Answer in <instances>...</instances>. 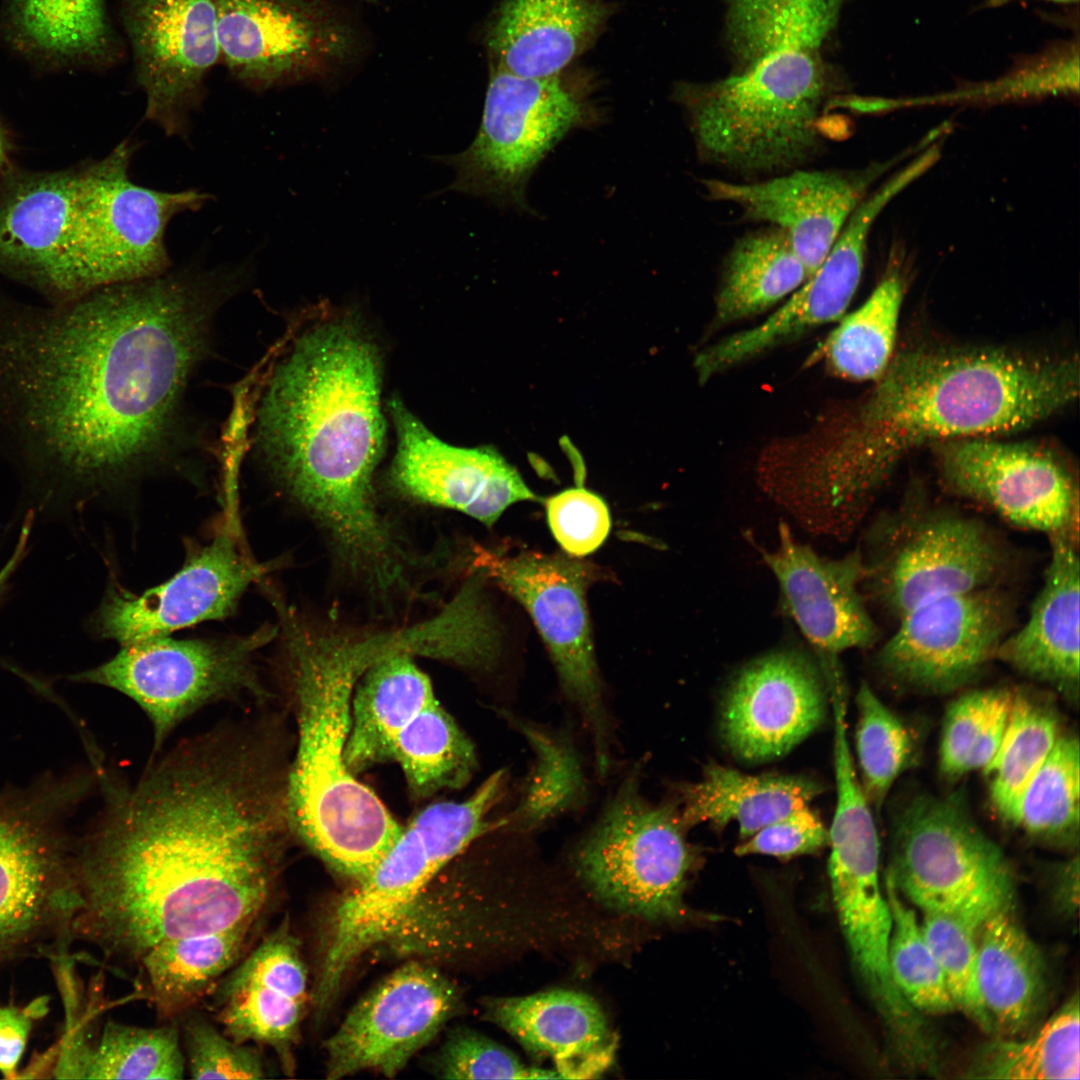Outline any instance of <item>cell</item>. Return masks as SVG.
Returning a JSON list of instances; mask_svg holds the SVG:
<instances>
[{
  "instance_id": "6da1fadb",
  "label": "cell",
  "mask_w": 1080,
  "mask_h": 1080,
  "mask_svg": "<svg viewBox=\"0 0 1080 1080\" xmlns=\"http://www.w3.org/2000/svg\"><path fill=\"white\" fill-rule=\"evenodd\" d=\"M266 727L217 728L129 783L91 757L103 806L74 840L73 941L135 966L157 944L266 919L290 829Z\"/></svg>"
},
{
  "instance_id": "7a4b0ae2",
  "label": "cell",
  "mask_w": 1080,
  "mask_h": 1080,
  "mask_svg": "<svg viewBox=\"0 0 1080 1080\" xmlns=\"http://www.w3.org/2000/svg\"><path fill=\"white\" fill-rule=\"evenodd\" d=\"M232 270L165 272L56 309L0 305V431L52 489L159 459Z\"/></svg>"
},
{
  "instance_id": "3957f363",
  "label": "cell",
  "mask_w": 1080,
  "mask_h": 1080,
  "mask_svg": "<svg viewBox=\"0 0 1080 1080\" xmlns=\"http://www.w3.org/2000/svg\"><path fill=\"white\" fill-rule=\"evenodd\" d=\"M381 358L351 315L305 329L273 368L256 414V445L286 494L320 528L336 562L373 593L400 586L415 558L379 511Z\"/></svg>"
},
{
  "instance_id": "277c9868",
  "label": "cell",
  "mask_w": 1080,
  "mask_h": 1080,
  "mask_svg": "<svg viewBox=\"0 0 1080 1080\" xmlns=\"http://www.w3.org/2000/svg\"><path fill=\"white\" fill-rule=\"evenodd\" d=\"M1078 393L1079 367L1071 358L992 349L902 352L833 440L797 454V489L828 523L856 528L912 449L1024 429Z\"/></svg>"
},
{
  "instance_id": "5b68a950",
  "label": "cell",
  "mask_w": 1080,
  "mask_h": 1080,
  "mask_svg": "<svg viewBox=\"0 0 1080 1080\" xmlns=\"http://www.w3.org/2000/svg\"><path fill=\"white\" fill-rule=\"evenodd\" d=\"M279 614L298 727L286 776L289 825L329 866L360 882L402 831L344 759L353 690L370 665L392 653L393 641L386 630L317 625L287 606Z\"/></svg>"
},
{
  "instance_id": "8992f818",
  "label": "cell",
  "mask_w": 1080,
  "mask_h": 1080,
  "mask_svg": "<svg viewBox=\"0 0 1080 1080\" xmlns=\"http://www.w3.org/2000/svg\"><path fill=\"white\" fill-rule=\"evenodd\" d=\"M832 92V77L816 51L784 49L719 80L679 83L673 98L704 164L773 176L822 152L819 124Z\"/></svg>"
},
{
  "instance_id": "52a82bcc",
  "label": "cell",
  "mask_w": 1080,
  "mask_h": 1080,
  "mask_svg": "<svg viewBox=\"0 0 1080 1080\" xmlns=\"http://www.w3.org/2000/svg\"><path fill=\"white\" fill-rule=\"evenodd\" d=\"M94 776L46 773L0 793V968L69 954L76 892L67 821Z\"/></svg>"
},
{
  "instance_id": "ba28073f",
  "label": "cell",
  "mask_w": 1080,
  "mask_h": 1080,
  "mask_svg": "<svg viewBox=\"0 0 1080 1080\" xmlns=\"http://www.w3.org/2000/svg\"><path fill=\"white\" fill-rule=\"evenodd\" d=\"M508 776L500 770L467 799L441 802L419 812L373 870L330 913L312 1001L327 1010L350 968L397 930L415 902L457 856L488 831L501 828L490 815Z\"/></svg>"
},
{
  "instance_id": "9c48e42d",
  "label": "cell",
  "mask_w": 1080,
  "mask_h": 1080,
  "mask_svg": "<svg viewBox=\"0 0 1080 1080\" xmlns=\"http://www.w3.org/2000/svg\"><path fill=\"white\" fill-rule=\"evenodd\" d=\"M136 148L126 139L78 172L69 240L50 292L61 304L101 287L169 271V222L209 200L195 189L169 192L134 183L129 168Z\"/></svg>"
},
{
  "instance_id": "30bf717a",
  "label": "cell",
  "mask_w": 1080,
  "mask_h": 1080,
  "mask_svg": "<svg viewBox=\"0 0 1080 1080\" xmlns=\"http://www.w3.org/2000/svg\"><path fill=\"white\" fill-rule=\"evenodd\" d=\"M861 554L865 599L897 620L940 596L1000 586L1011 564L983 520L920 500L879 515Z\"/></svg>"
},
{
  "instance_id": "8fae6325",
  "label": "cell",
  "mask_w": 1080,
  "mask_h": 1080,
  "mask_svg": "<svg viewBox=\"0 0 1080 1080\" xmlns=\"http://www.w3.org/2000/svg\"><path fill=\"white\" fill-rule=\"evenodd\" d=\"M586 88L561 73L524 77L492 64L476 137L438 157L455 170L447 189L526 210V186L543 158L570 131L600 120Z\"/></svg>"
},
{
  "instance_id": "7c38bea8",
  "label": "cell",
  "mask_w": 1080,
  "mask_h": 1080,
  "mask_svg": "<svg viewBox=\"0 0 1080 1080\" xmlns=\"http://www.w3.org/2000/svg\"><path fill=\"white\" fill-rule=\"evenodd\" d=\"M678 806L655 804L629 775L573 853L584 884L608 906L649 920L683 912L693 853Z\"/></svg>"
},
{
  "instance_id": "4fadbf2b",
  "label": "cell",
  "mask_w": 1080,
  "mask_h": 1080,
  "mask_svg": "<svg viewBox=\"0 0 1080 1080\" xmlns=\"http://www.w3.org/2000/svg\"><path fill=\"white\" fill-rule=\"evenodd\" d=\"M885 876L922 912L991 915L1013 903L1008 860L959 794H921L901 808L892 827Z\"/></svg>"
},
{
  "instance_id": "5bb4252c",
  "label": "cell",
  "mask_w": 1080,
  "mask_h": 1080,
  "mask_svg": "<svg viewBox=\"0 0 1080 1080\" xmlns=\"http://www.w3.org/2000/svg\"><path fill=\"white\" fill-rule=\"evenodd\" d=\"M276 634V627L264 625L221 639L149 638L122 645L110 660L69 679L117 690L136 702L152 724L157 753L171 731L206 704L244 694L265 701L255 656Z\"/></svg>"
},
{
  "instance_id": "9a60e30c",
  "label": "cell",
  "mask_w": 1080,
  "mask_h": 1080,
  "mask_svg": "<svg viewBox=\"0 0 1080 1080\" xmlns=\"http://www.w3.org/2000/svg\"><path fill=\"white\" fill-rule=\"evenodd\" d=\"M471 569L480 571L531 616L563 691L590 731L597 773L606 776L612 761L611 725L586 604L595 568L570 555L531 551L508 555L475 545Z\"/></svg>"
},
{
  "instance_id": "2e32d148",
  "label": "cell",
  "mask_w": 1080,
  "mask_h": 1080,
  "mask_svg": "<svg viewBox=\"0 0 1080 1080\" xmlns=\"http://www.w3.org/2000/svg\"><path fill=\"white\" fill-rule=\"evenodd\" d=\"M1015 600L1000 586L948 594L903 615L876 655L889 680L927 693L967 685L1012 631Z\"/></svg>"
},
{
  "instance_id": "e0dca14e",
  "label": "cell",
  "mask_w": 1080,
  "mask_h": 1080,
  "mask_svg": "<svg viewBox=\"0 0 1080 1080\" xmlns=\"http://www.w3.org/2000/svg\"><path fill=\"white\" fill-rule=\"evenodd\" d=\"M460 1007V993L439 969L411 960L366 993L325 1043L326 1074L362 1071L394 1077Z\"/></svg>"
},
{
  "instance_id": "ac0fdd59",
  "label": "cell",
  "mask_w": 1080,
  "mask_h": 1080,
  "mask_svg": "<svg viewBox=\"0 0 1080 1080\" xmlns=\"http://www.w3.org/2000/svg\"><path fill=\"white\" fill-rule=\"evenodd\" d=\"M220 58L268 88L328 72L352 52L350 27L314 0H216Z\"/></svg>"
},
{
  "instance_id": "d6986e66",
  "label": "cell",
  "mask_w": 1080,
  "mask_h": 1080,
  "mask_svg": "<svg viewBox=\"0 0 1080 1080\" xmlns=\"http://www.w3.org/2000/svg\"><path fill=\"white\" fill-rule=\"evenodd\" d=\"M941 444L940 474L957 496L1016 527L1079 535L1077 483L1048 451L989 437Z\"/></svg>"
},
{
  "instance_id": "ffe728a7",
  "label": "cell",
  "mask_w": 1080,
  "mask_h": 1080,
  "mask_svg": "<svg viewBox=\"0 0 1080 1080\" xmlns=\"http://www.w3.org/2000/svg\"><path fill=\"white\" fill-rule=\"evenodd\" d=\"M123 19L145 118L168 136L183 135L220 58L216 0H123Z\"/></svg>"
},
{
  "instance_id": "44dd1931",
  "label": "cell",
  "mask_w": 1080,
  "mask_h": 1080,
  "mask_svg": "<svg viewBox=\"0 0 1080 1080\" xmlns=\"http://www.w3.org/2000/svg\"><path fill=\"white\" fill-rule=\"evenodd\" d=\"M929 143L927 138L891 159L861 169L800 167L758 181L705 178L701 184L709 199L736 206L744 219L782 230L809 279L871 186L897 162Z\"/></svg>"
},
{
  "instance_id": "7402d4cb",
  "label": "cell",
  "mask_w": 1080,
  "mask_h": 1080,
  "mask_svg": "<svg viewBox=\"0 0 1080 1080\" xmlns=\"http://www.w3.org/2000/svg\"><path fill=\"white\" fill-rule=\"evenodd\" d=\"M388 408L397 435L388 482L403 498L461 512L487 527L512 504L543 501L494 448L445 443L399 398Z\"/></svg>"
},
{
  "instance_id": "603a6c76",
  "label": "cell",
  "mask_w": 1080,
  "mask_h": 1080,
  "mask_svg": "<svg viewBox=\"0 0 1080 1080\" xmlns=\"http://www.w3.org/2000/svg\"><path fill=\"white\" fill-rule=\"evenodd\" d=\"M270 569L248 558L233 531L225 530L159 586L140 595L111 588L93 615L92 626L101 638L127 645L224 619L246 589Z\"/></svg>"
},
{
  "instance_id": "cb8c5ba5",
  "label": "cell",
  "mask_w": 1080,
  "mask_h": 1080,
  "mask_svg": "<svg viewBox=\"0 0 1080 1080\" xmlns=\"http://www.w3.org/2000/svg\"><path fill=\"white\" fill-rule=\"evenodd\" d=\"M826 685L819 664L799 648L757 657L736 673L724 696V741L747 762L785 755L825 720Z\"/></svg>"
},
{
  "instance_id": "d4e9b609",
  "label": "cell",
  "mask_w": 1080,
  "mask_h": 1080,
  "mask_svg": "<svg viewBox=\"0 0 1080 1080\" xmlns=\"http://www.w3.org/2000/svg\"><path fill=\"white\" fill-rule=\"evenodd\" d=\"M310 998L301 942L285 916L220 980L206 1002L227 1036L269 1047L291 1075Z\"/></svg>"
},
{
  "instance_id": "484cf974",
  "label": "cell",
  "mask_w": 1080,
  "mask_h": 1080,
  "mask_svg": "<svg viewBox=\"0 0 1080 1080\" xmlns=\"http://www.w3.org/2000/svg\"><path fill=\"white\" fill-rule=\"evenodd\" d=\"M779 585L783 608L814 649L823 672L839 668L838 655L878 640L861 589L860 548L841 558L819 555L798 541L786 522L774 549L755 545Z\"/></svg>"
},
{
  "instance_id": "4316f807",
  "label": "cell",
  "mask_w": 1080,
  "mask_h": 1080,
  "mask_svg": "<svg viewBox=\"0 0 1080 1080\" xmlns=\"http://www.w3.org/2000/svg\"><path fill=\"white\" fill-rule=\"evenodd\" d=\"M1050 561L1043 585L1025 624L1010 632L996 659L1045 684L1069 700H1078L1080 684L1079 535L1048 536Z\"/></svg>"
},
{
  "instance_id": "83f0119b",
  "label": "cell",
  "mask_w": 1080,
  "mask_h": 1080,
  "mask_svg": "<svg viewBox=\"0 0 1080 1080\" xmlns=\"http://www.w3.org/2000/svg\"><path fill=\"white\" fill-rule=\"evenodd\" d=\"M484 1017L528 1052L549 1057L562 1078H590L604 1071L616 1038L598 1003L589 995L550 990L486 1000Z\"/></svg>"
},
{
  "instance_id": "f1b7e54d",
  "label": "cell",
  "mask_w": 1080,
  "mask_h": 1080,
  "mask_svg": "<svg viewBox=\"0 0 1080 1080\" xmlns=\"http://www.w3.org/2000/svg\"><path fill=\"white\" fill-rule=\"evenodd\" d=\"M609 14L601 0H503L486 31L493 65L524 77L558 75L592 43Z\"/></svg>"
},
{
  "instance_id": "f546056e",
  "label": "cell",
  "mask_w": 1080,
  "mask_h": 1080,
  "mask_svg": "<svg viewBox=\"0 0 1080 1080\" xmlns=\"http://www.w3.org/2000/svg\"><path fill=\"white\" fill-rule=\"evenodd\" d=\"M78 172L26 178L0 204V268L51 292L69 240Z\"/></svg>"
},
{
  "instance_id": "4dcf8cb0",
  "label": "cell",
  "mask_w": 1080,
  "mask_h": 1080,
  "mask_svg": "<svg viewBox=\"0 0 1080 1080\" xmlns=\"http://www.w3.org/2000/svg\"><path fill=\"white\" fill-rule=\"evenodd\" d=\"M977 982L993 1038L1019 1037L1042 1012L1046 969L1040 951L1014 913L1013 903L993 912L977 937Z\"/></svg>"
},
{
  "instance_id": "1f68e13d",
  "label": "cell",
  "mask_w": 1080,
  "mask_h": 1080,
  "mask_svg": "<svg viewBox=\"0 0 1080 1080\" xmlns=\"http://www.w3.org/2000/svg\"><path fill=\"white\" fill-rule=\"evenodd\" d=\"M266 919L165 940L138 962L146 1000L163 1022L178 1021L198 1009L220 980L258 941Z\"/></svg>"
},
{
  "instance_id": "d6a6232c",
  "label": "cell",
  "mask_w": 1080,
  "mask_h": 1080,
  "mask_svg": "<svg viewBox=\"0 0 1080 1080\" xmlns=\"http://www.w3.org/2000/svg\"><path fill=\"white\" fill-rule=\"evenodd\" d=\"M822 791L803 776L749 775L711 763L700 780L684 785L679 809L683 825L708 823L721 829L735 821L745 840L769 823L809 805Z\"/></svg>"
},
{
  "instance_id": "836d02e7",
  "label": "cell",
  "mask_w": 1080,
  "mask_h": 1080,
  "mask_svg": "<svg viewBox=\"0 0 1080 1080\" xmlns=\"http://www.w3.org/2000/svg\"><path fill=\"white\" fill-rule=\"evenodd\" d=\"M412 655L394 653L359 678L352 696L344 759L353 774L390 760L398 733L436 701L430 679Z\"/></svg>"
},
{
  "instance_id": "e575fe53",
  "label": "cell",
  "mask_w": 1080,
  "mask_h": 1080,
  "mask_svg": "<svg viewBox=\"0 0 1080 1080\" xmlns=\"http://www.w3.org/2000/svg\"><path fill=\"white\" fill-rule=\"evenodd\" d=\"M2 23L17 52L49 67L95 63L111 48L104 0H4Z\"/></svg>"
},
{
  "instance_id": "d590c367",
  "label": "cell",
  "mask_w": 1080,
  "mask_h": 1080,
  "mask_svg": "<svg viewBox=\"0 0 1080 1080\" xmlns=\"http://www.w3.org/2000/svg\"><path fill=\"white\" fill-rule=\"evenodd\" d=\"M808 279L787 235L768 226L737 239L725 259L715 317L729 323L757 314L792 294Z\"/></svg>"
},
{
  "instance_id": "8d00e7d4",
  "label": "cell",
  "mask_w": 1080,
  "mask_h": 1080,
  "mask_svg": "<svg viewBox=\"0 0 1080 1080\" xmlns=\"http://www.w3.org/2000/svg\"><path fill=\"white\" fill-rule=\"evenodd\" d=\"M845 0H727V36L744 65L774 51H817Z\"/></svg>"
},
{
  "instance_id": "74e56055",
  "label": "cell",
  "mask_w": 1080,
  "mask_h": 1080,
  "mask_svg": "<svg viewBox=\"0 0 1080 1080\" xmlns=\"http://www.w3.org/2000/svg\"><path fill=\"white\" fill-rule=\"evenodd\" d=\"M1078 994L1022 1039L993 1038L975 1054L966 1074L978 1079L1072 1080L1080 1077Z\"/></svg>"
},
{
  "instance_id": "f35d334b",
  "label": "cell",
  "mask_w": 1080,
  "mask_h": 1080,
  "mask_svg": "<svg viewBox=\"0 0 1080 1080\" xmlns=\"http://www.w3.org/2000/svg\"><path fill=\"white\" fill-rule=\"evenodd\" d=\"M904 283L896 271L887 273L865 302L844 315L813 353L835 375L852 381H877L892 357Z\"/></svg>"
},
{
  "instance_id": "ab89813d",
  "label": "cell",
  "mask_w": 1080,
  "mask_h": 1080,
  "mask_svg": "<svg viewBox=\"0 0 1080 1080\" xmlns=\"http://www.w3.org/2000/svg\"><path fill=\"white\" fill-rule=\"evenodd\" d=\"M1060 734L1054 708L1039 696L1015 689L1003 738L983 769L992 804L1006 822L1016 824L1023 792Z\"/></svg>"
},
{
  "instance_id": "60d3db41",
  "label": "cell",
  "mask_w": 1080,
  "mask_h": 1080,
  "mask_svg": "<svg viewBox=\"0 0 1080 1080\" xmlns=\"http://www.w3.org/2000/svg\"><path fill=\"white\" fill-rule=\"evenodd\" d=\"M390 760L399 763L410 791L417 797L463 787L477 766L470 739L437 701L398 733Z\"/></svg>"
},
{
  "instance_id": "b9f144b4",
  "label": "cell",
  "mask_w": 1080,
  "mask_h": 1080,
  "mask_svg": "<svg viewBox=\"0 0 1080 1080\" xmlns=\"http://www.w3.org/2000/svg\"><path fill=\"white\" fill-rule=\"evenodd\" d=\"M1015 826L1039 844L1072 851L1080 837V744L1061 733L1020 800Z\"/></svg>"
},
{
  "instance_id": "7bdbcfd3",
  "label": "cell",
  "mask_w": 1080,
  "mask_h": 1080,
  "mask_svg": "<svg viewBox=\"0 0 1080 1080\" xmlns=\"http://www.w3.org/2000/svg\"><path fill=\"white\" fill-rule=\"evenodd\" d=\"M503 716L526 738L535 762L517 805L502 818V828L530 831L583 800L584 774L566 737L514 715Z\"/></svg>"
},
{
  "instance_id": "ee69618b",
  "label": "cell",
  "mask_w": 1080,
  "mask_h": 1080,
  "mask_svg": "<svg viewBox=\"0 0 1080 1080\" xmlns=\"http://www.w3.org/2000/svg\"><path fill=\"white\" fill-rule=\"evenodd\" d=\"M178 1021L140 1027L108 1020L92 1045L83 1079H183Z\"/></svg>"
},
{
  "instance_id": "f6af8a7d",
  "label": "cell",
  "mask_w": 1080,
  "mask_h": 1080,
  "mask_svg": "<svg viewBox=\"0 0 1080 1080\" xmlns=\"http://www.w3.org/2000/svg\"><path fill=\"white\" fill-rule=\"evenodd\" d=\"M1015 689L966 692L948 707L939 748V770L950 780L984 769L1003 738Z\"/></svg>"
},
{
  "instance_id": "bcb514c9",
  "label": "cell",
  "mask_w": 1080,
  "mask_h": 1080,
  "mask_svg": "<svg viewBox=\"0 0 1080 1080\" xmlns=\"http://www.w3.org/2000/svg\"><path fill=\"white\" fill-rule=\"evenodd\" d=\"M885 895L892 916L888 960L892 979L905 1000L923 1016L954 1011L939 963L924 937L915 910L885 876Z\"/></svg>"
},
{
  "instance_id": "7dc6e473",
  "label": "cell",
  "mask_w": 1080,
  "mask_h": 1080,
  "mask_svg": "<svg viewBox=\"0 0 1080 1080\" xmlns=\"http://www.w3.org/2000/svg\"><path fill=\"white\" fill-rule=\"evenodd\" d=\"M855 734L860 784L879 810L896 779L912 764L915 742L904 722L862 682L856 695Z\"/></svg>"
},
{
  "instance_id": "c3c4849f",
  "label": "cell",
  "mask_w": 1080,
  "mask_h": 1080,
  "mask_svg": "<svg viewBox=\"0 0 1080 1080\" xmlns=\"http://www.w3.org/2000/svg\"><path fill=\"white\" fill-rule=\"evenodd\" d=\"M922 914L924 937L939 963L955 1008L987 1033L977 982V937L988 916L968 911Z\"/></svg>"
},
{
  "instance_id": "681fc988",
  "label": "cell",
  "mask_w": 1080,
  "mask_h": 1080,
  "mask_svg": "<svg viewBox=\"0 0 1080 1080\" xmlns=\"http://www.w3.org/2000/svg\"><path fill=\"white\" fill-rule=\"evenodd\" d=\"M191 1079H264L267 1069L259 1046L239 1043L194 1009L178 1020Z\"/></svg>"
},
{
  "instance_id": "f907efd6",
  "label": "cell",
  "mask_w": 1080,
  "mask_h": 1080,
  "mask_svg": "<svg viewBox=\"0 0 1080 1080\" xmlns=\"http://www.w3.org/2000/svg\"><path fill=\"white\" fill-rule=\"evenodd\" d=\"M432 1071L446 1079L562 1078L555 1070L530 1067L510 1050L468 1028H455L432 1059Z\"/></svg>"
},
{
  "instance_id": "816d5d0a",
  "label": "cell",
  "mask_w": 1080,
  "mask_h": 1080,
  "mask_svg": "<svg viewBox=\"0 0 1080 1080\" xmlns=\"http://www.w3.org/2000/svg\"><path fill=\"white\" fill-rule=\"evenodd\" d=\"M543 502L552 535L568 555H589L607 539L611 517L606 502L598 494L577 486Z\"/></svg>"
},
{
  "instance_id": "f5cc1de1",
  "label": "cell",
  "mask_w": 1080,
  "mask_h": 1080,
  "mask_svg": "<svg viewBox=\"0 0 1080 1080\" xmlns=\"http://www.w3.org/2000/svg\"><path fill=\"white\" fill-rule=\"evenodd\" d=\"M829 845V831L809 805L769 823L735 848L738 856L762 854L786 860Z\"/></svg>"
},
{
  "instance_id": "db71d44e",
  "label": "cell",
  "mask_w": 1080,
  "mask_h": 1080,
  "mask_svg": "<svg viewBox=\"0 0 1080 1080\" xmlns=\"http://www.w3.org/2000/svg\"><path fill=\"white\" fill-rule=\"evenodd\" d=\"M48 997H39L26 1006H0V1073L16 1079L34 1021L46 1015Z\"/></svg>"
},
{
  "instance_id": "11a10c76",
  "label": "cell",
  "mask_w": 1080,
  "mask_h": 1080,
  "mask_svg": "<svg viewBox=\"0 0 1080 1080\" xmlns=\"http://www.w3.org/2000/svg\"><path fill=\"white\" fill-rule=\"evenodd\" d=\"M1079 858L1062 863L1054 873L1053 897L1057 909L1071 916L1078 907Z\"/></svg>"
},
{
  "instance_id": "9f6ffc18",
  "label": "cell",
  "mask_w": 1080,
  "mask_h": 1080,
  "mask_svg": "<svg viewBox=\"0 0 1080 1080\" xmlns=\"http://www.w3.org/2000/svg\"><path fill=\"white\" fill-rule=\"evenodd\" d=\"M34 513H28L26 519L22 525L21 532L18 538L15 550L5 566L0 571V600L6 593L9 585V580L20 565L26 554L27 543L31 531L32 521Z\"/></svg>"
},
{
  "instance_id": "6f0895ef",
  "label": "cell",
  "mask_w": 1080,
  "mask_h": 1080,
  "mask_svg": "<svg viewBox=\"0 0 1080 1080\" xmlns=\"http://www.w3.org/2000/svg\"><path fill=\"white\" fill-rule=\"evenodd\" d=\"M2 159H3V142H2V137H1V133H0V165H1Z\"/></svg>"
},
{
  "instance_id": "680465c9",
  "label": "cell",
  "mask_w": 1080,
  "mask_h": 1080,
  "mask_svg": "<svg viewBox=\"0 0 1080 1080\" xmlns=\"http://www.w3.org/2000/svg\"><path fill=\"white\" fill-rule=\"evenodd\" d=\"M1048 1L1068 3V2H1074V1H1077V0H1048Z\"/></svg>"
}]
</instances>
